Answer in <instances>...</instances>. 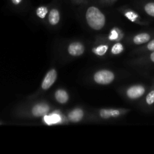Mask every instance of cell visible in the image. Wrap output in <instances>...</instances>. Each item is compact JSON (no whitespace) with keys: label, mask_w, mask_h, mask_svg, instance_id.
<instances>
[{"label":"cell","mask_w":154,"mask_h":154,"mask_svg":"<svg viewBox=\"0 0 154 154\" xmlns=\"http://www.w3.org/2000/svg\"><path fill=\"white\" fill-rule=\"evenodd\" d=\"M86 19L88 25L92 29L99 30L103 28L105 24V17L99 8L92 6L90 7L86 13Z\"/></svg>","instance_id":"6da1fadb"},{"label":"cell","mask_w":154,"mask_h":154,"mask_svg":"<svg viewBox=\"0 0 154 154\" xmlns=\"http://www.w3.org/2000/svg\"><path fill=\"white\" fill-rule=\"evenodd\" d=\"M114 75L112 72L108 70H101L96 72L94 75V80L97 84L106 85L114 81Z\"/></svg>","instance_id":"7a4b0ae2"},{"label":"cell","mask_w":154,"mask_h":154,"mask_svg":"<svg viewBox=\"0 0 154 154\" xmlns=\"http://www.w3.org/2000/svg\"><path fill=\"white\" fill-rule=\"evenodd\" d=\"M57 78V73L55 69H51V71L47 73L43 83L42 84V88L43 90H47L54 84Z\"/></svg>","instance_id":"3957f363"},{"label":"cell","mask_w":154,"mask_h":154,"mask_svg":"<svg viewBox=\"0 0 154 154\" xmlns=\"http://www.w3.org/2000/svg\"><path fill=\"white\" fill-rule=\"evenodd\" d=\"M144 92H145V89L142 86L137 85L131 87L130 88L128 89L126 94H127L128 97L130 98V99H135L142 96L144 95Z\"/></svg>","instance_id":"277c9868"},{"label":"cell","mask_w":154,"mask_h":154,"mask_svg":"<svg viewBox=\"0 0 154 154\" xmlns=\"http://www.w3.org/2000/svg\"><path fill=\"white\" fill-rule=\"evenodd\" d=\"M50 108L48 105L44 103L38 104V105H35L32 110V113L35 117H44V116L47 115L49 111Z\"/></svg>","instance_id":"5b68a950"},{"label":"cell","mask_w":154,"mask_h":154,"mask_svg":"<svg viewBox=\"0 0 154 154\" xmlns=\"http://www.w3.org/2000/svg\"><path fill=\"white\" fill-rule=\"evenodd\" d=\"M69 54L75 57H78V56H81L84 54V47L80 42H74L72 43L69 47Z\"/></svg>","instance_id":"8992f818"},{"label":"cell","mask_w":154,"mask_h":154,"mask_svg":"<svg viewBox=\"0 0 154 154\" xmlns=\"http://www.w3.org/2000/svg\"><path fill=\"white\" fill-rule=\"evenodd\" d=\"M83 117H84V112L80 108H76L69 114V119L74 123H78L81 121Z\"/></svg>","instance_id":"52a82bcc"},{"label":"cell","mask_w":154,"mask_h":154,"mask_svg":"<svg viewBox=\"0 0 154 154\" xmlns=\"http://www.w3.org/2000/svg\"><path fill=\"white\" fill-rule=\"evenodd\" d=\"M120 114V111L113 109H102L100 111V116L104 119H108L110 117H118Z\"/></svg>","instance_id":"ba28073f"},{"label":"cell","mask_w":154,"mask_h":154,"mask_svg":"<svg viewBox=\"0 0 154 154\" xmlns=\"http://www.w3.org/2000/svg\"><path fill=\"white\" fill-rule=\"evenodd\" d=\"M55 98L58 102L61 104H65L69 100V95L65 90H58L55 93Z\"/></svg>","instance_id":"9c48e42d"},{"label":"cell","mask_w":154,"mask_h":154,"mask_svg":"<svg viewBox=\"0 0 154 154\" xmlns=\"http://www.w3.org/2000/svg\"><path fill=\"white\" fill-rule=\"evenodd\" d=\"M150 38V35H148L147 33H141V34H138L135 36L133 42L135 45H141V44H144L149 42Z\"/></svg>","instance_id":"30bf717a"},{"label":"cell","mask_w":154,"mask_h":154,"mask_svg":"<svg viewBox=\"0 0 154 154\" xmlns=\"http://www.w3.org/2000/svg\"><path fill=\"white\" fill-rule=\"evenodd\" d=\"M49 22L51 25H56L59 23L60 19V13L57 9H52L49 13Z\"/></svg>","instance_id":"8fae6325"},{"label":"cell","mask_w":154,"mask_h":154,"mask_svg":"<svg viewBox=\"0 0 154 154\" xmlns=\"http://www.w3.org/2000/svg\"><path fill=\"white\" fill-rule=\"evenodd\" d=\"M60 117L56 114H52V115L50 116H45V121L48 125L54 124V123H58V122H60Z\"/></svg>","instance_id":"7c38bea8"},{"label":"cell","mask_w":154,"mask_h":154,"mask_svg":"<svg viewBox=\"0 0 154 154\" xmlns=\"http://www.w3.org/2000/svg\"><path fill=\"white\" fill-rule=\"evenodd\" d=\"M48 12V8L45 7V6H41V7L38 8L37 10H36V14H37L38 17L40 18H45Z\"/></svg>","instance_id":"4fadbf2b"},{"label":"cell","mask_w":154,"mask_h":154,"mask_svg":"<svg viewBox=\"0 0 154 154\" xmlns=\"http://www.w3.org/2000/svg\"><path fill=\"white\" fill-rule=\"evenodd\" d=\"M107 51H108V46L107 45H100L98 48L93 49V51H94L95 54H96L99 56L104 55L106 53Z\"/></svg>","instance_id":"5bb4252c"},{"label":"cell","mask_w":154,"mask_h":154,"mask_svg":"<svg viewBox=\"0 0 154 154\" xmlns=\"http://www.w3.org/2000/svg\"><path fill=\"white\" fill-rule=\"evenodd\" d=\"M144 10L147 14L154 17V2H149L144 6Z\"/></svg>","instance_id":"9a60e30c"},{"label":"cell","mask_w":154,"mask_h":154,"mask_svg":"<svg viewBox=\"0 0 154 154\" xmlns=\"http://www.w3.org/2000/svg\"><path fill=\"white\" fill-rule=\"evenodd\" d=\"M123 51V45L120 43H117L113 46L112 49H111V52L114 54H119Z\"/></svg>","instance_id":"2e32d148"},{"label":"cell","mask_w":154,"mask_h":154,"mask_svg":"<svg viewBox=\"0 0 154 154\" xmlns=\"http://www.w3.org/2000/svg\"><path fill=\"white\" fill-rule=\"evenodd\" d=\"M146 102L148 105H152L154 103V90L150 92L146 98Z\"/></svg>","instance_id":"e0dca14e"},{"label":"cell","mask_w":154,"mask_h":154,"mask_svg":"<svg viewBox=\"0 0 154 154\" xmlns=\"http://www.w3.org/2000/svg\"><path fill=\"white\" fill-rule=\"evenodd\" d=\"M125 15H126V17H128L129 20H132V21H134L135 20V18L138 17V15L132 11L126 12V14Z\"/></svg>","instance_id":"ac0fdd59"},{"label":"cell","mask_w":154,"mask_h":154,"mask_svg":"<svg viewBox=\"0 0 154 154\" xmlns=\"http://www.w3.org/2000/svg\"><path fill=\"white\" fill-rule=\"evenodd\" d=\"M117 38H118V34H117V32H116V30H112L109 38L111 39V40H115V39H117Z\"/></svg>","instance_id":"d6986e66"},{"label":"cell","mask_w":154,"mask_h":154,"mask_svg":"<svg viewBox=\"0 0 154 154\" xmlns=\"http://www.w3.org/2000/svg\"><path fill=\"white\" fill-rule=\"evenodd\" d=\"M147 48H148V50H150V51H154V39L149 42L148 45H147Z\"/></svg>","instance_id":"ffe728a7"},{"label":"cell","mask_w":154,"mask_h":154,"mask_svg":"<svg viewBox=\"0 0 154 154\" xmlns=\"http://www.w3.org/2000/svg\"><path fill=\"white\" fill-rule=\"evenodd\" d=\"M23 0H11V2H13V4L14 5H18L22 2Z\"/></svg>","instance_id":"44dd1931"},{"label":"cell","mask_w":154,"mask_h":154,"mask_svg":"<svg viewBox=\"0 0 154 154\" xmlns=\"http://www.w3.org/2000/svg\"><path fill=\"white\" fill-rule=\"evenodd\" d=\"M150 60H151L152 61H153L154 63V51L153 53H152L151 55H150Z\"/></svg>","instance_id":"7402d4cb"}]
</instances>
